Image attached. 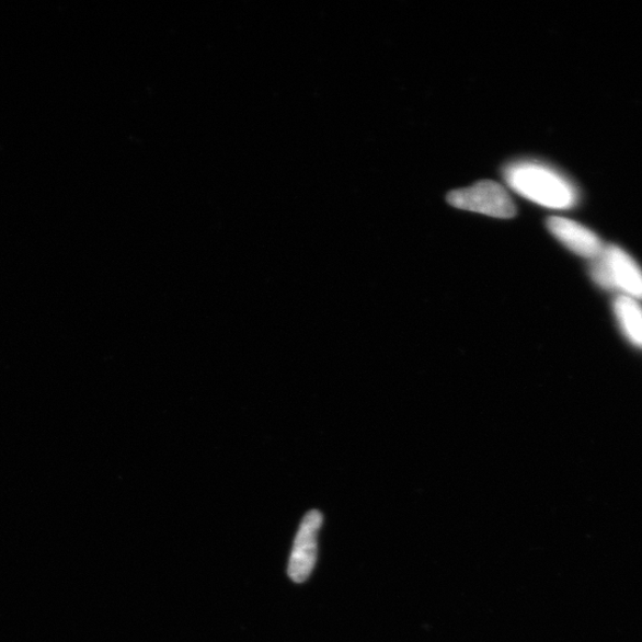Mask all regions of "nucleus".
Returning <instances> with one entry per match:
<instances>
[{
	"instance_id": "423d86ee",
	"label": "nucleus",
	"mask_w": 642,
	"mask_h": 642,
	"mask_svg": "<svg viewBox=\"0 0 642 642\" xmlns=\"http://www.w3.org/2000/svg\"><path fill=\"white\" fill-rule=\"evenodd\" d=\"M612 313L626 341L642 351L641 301L630 297L617 296L612 301Z\"/></svg>"
},
{
	"instance_id": "20e7f679",
	"label": "nucleus",
	"mask_w": 642,
	"mask_h": 642,
	"mask_svg": "<svg viewBox=\"0 0 642 642\" xmlns=\"http://www.w3.org/2000/svg\"><path fill=\"white\" fill-rule=\"evenodd\" d=\"M601 255L612 291L642 302V270L638 262L619 245H606Z\"/></svg>"
},
{
	"instance_id": "39448f33",
	"label": "nucleus",
	"mask_w": 642,
	"mask_h": 642,
	"mask_svg": "<svg viewBox=\"0 0 642 642\" xmlns=\"http://www.w3.org/2000/svg\"><path fill=\"white\" fill-rule=\"evenodd\" d=\"M548 229L572 253L591 261L601 254L606 247L595 232L571 219L549 218Z\"/></svg>"
},
{
	"instance_id": "f03ea898",
	"label": "nucleus",
	"mask_w": 642,
	"mask_h": 642,
	"mask_svg": "<svg viewBox=\"0 0 642 642\" xmlns=\"http://www.w3.org/2000/svg\"><path fill=\"white\" fill-rule=\"evenodd\" d=\"M449 203L460 209L495 218H512L516 207L508 192L494 181L481 183L449 194Z\"/></svg>"
},
{
	"instance_id": "f257e3e1",
	"label": "nucleus",
	"mask_w": 642,
	"mask_h": 642,
	"mask_svg": "<svg viewBox=\"0 0 642 642\" xmlns=\"http://www.w3.org/2000/svg\"><path fill=\"white\" fill-rule=\"evenodd\" d=\"M505 179L513 191L539 206L566 209L578 200L575 186L547 164L535 161L512 163L506 167Z\"/></svg>"
},
{
	"instance_id": "7ed1b4c3",
	"label": "nucleus",
	"mask_w": 642,
	"mask_h": 642,
	"mask_svg": "<svg viewBox=\"0 0 642 642\" xmlns=\"http://www.w3.org/2000/svg\"><path fill=\"white\" fill-rule=\"evenodd\" d=\"M323 514L311 511L303 516L289 558L288 575L293 582L303 583L312 574L318 554V535Z\"/></svg>"
}]
</instances>
